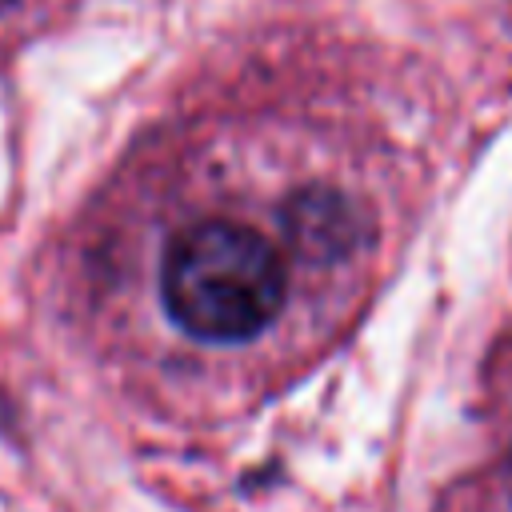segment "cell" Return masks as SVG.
<instances>
[{
	"label": "cell",
	"instance_id": "obj_1",
	"mask_svg": "<svg viewBox=\"0 0 512 512\" xmlns=\"http://www.w3.org/2000/svg\"><path fill=\"white\" fill-rule=\"evenodd\" d=\"M288 276L276 244L232 220H204L172 236L160 264L168 320L204 344H240L284 308Z\"/></svg>",
	"mask_w": 512,
	"mask_h": 512
},
{
	"label": "cell",
	"instance_id": "obj_2",
	"mask_svg": "<svg viewBox=\"0 0 512 512\" xmlns=\"http://www.w3.org/2000/svg\"><path fill=\"white\" fill-rule=\"evenodd\" d=\"M284 240L304 260H344L364 240V220L348 196L304 188L284 204Z\"/></svg>",
	"mask_w": 512,
	"mask_h": 512
}]
</instances>
